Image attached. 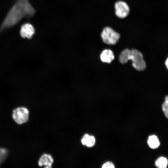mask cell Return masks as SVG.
<instances>
[{
    "instance_id": "1",
    "label": "cell",
    "mask_w": 168,
    "mask_h": 168,
    "mask_svg": "<svg viewBox=\"0 0 168 168\" xmlns=\"http://www.w3.org/2000/svg\"><path fill=\"white\" fill-rule=\"evenodd\" d=\"M15 2L8 11L0 25V33L12 27L24 18H30L35 10L29 0H15Z\"/></svg>"
},
{
    "instance_id": "2",
    "label": "cell",
    "mask_w": 168,
    "mask_h": 168,
    "mask_svg": "<svg viewBox=\"0 0 168 168\" xmlns=\"http://www.w3.org/2000/svg\"><path fill=\"white\" fill-rule=\"evenodd\" d=\"M128 60L132 62L133 67L138 71H143L146 68V65L141 52L136 49L130 50L128 57Z\"/></svg>"
},
{
    "instance_id": "3",
    "label": "cell",
    "mask_w": 168,
    "mask_h": 168,
    "mask_svg": "<svg viewBox=\"0 0 168 168\" xmlns=\"http://www.w3.org/2000/svg\"><path fill=\"white\" fill-rule=\"evenodd\" d=\"M101 37L104 43L109 45H114L119 41L120 35L112 28L107 26L103 29Z\"/></svg>"
},
{
    "instance_id": "4",
    "label": "cell",
    "mask_w": 168,
    "mask_h": 168,
    "mask_svg": "<svg viewBox=\"0 0 168 168\" xmlns=\"http://www.w3.org/2000/svg\"><path fill=\"white\" fill-rule=\"evenodd\" d=\"M29 111L26 108H18L13 111L12 117L14 120L19 124L26 122L29 119Z\"/></svg>"
},
{
    "instance_id": "5",
    "label": "cell",
    "mask_w": 168,
    "mask_h": 168,
    "mask_svg": "<svg viewBox=\"0 0 168 168\" xmlns=\"http://www.w3.org/2000/svg\"><path fill=\"white\" fill-rule=\"evenodd\" d=\"M114 8L115 14L119 18H125L129 14V7L128 4L123 1L116 2L114 5Z\"/></svg>"
},
{
    "instance_id": "6",
    "label": "cell",
    "mask_w": 168,
    "mask_h": 168,
    "mask_svg": "<svg viewBox=\"0 0 168 168\" xmlns=\"http://www.w3.org/2000/svg\"><path fill=\"white\" fill-rule=\"evenodd\" d=\"M35 33V30L34 27L30 23H25L21 26L20 34L22 38L28 39H31Z\"/></svg>"
},
{
    "instance_id": "7",
    "label": "cell",
    "mask_w": 168,
    "mask_h": 168,
    "mask_svg": "<svg viewBox=\"0 0 168 168\" xmlns=\"http://www.w3.org/2000/svg\"><path fill=\"white\" fill-rule=\"evenodd\" d=\"M54 162V160L49 154H44L40 157L38 162L40 167L44 166V168H51Z\"/></svg>"
},
{
    "instance_id": "8",
    "label": "cell",
    "mask_w": 168,
    "mask_h": 168,
    "mask_svg": "<svg viewBox=\"0 0 168 168\" xmlns=\"http://www.w3.org/2000/svg\"><path fill=\"white\" fill-rule=\"evenodd\" d=\"M100 58L102 62L110 63L114 59V55L113 52L109 49L104 50L101 53Z\"/></svg>"
},
{
    "instance_id": "9",
    "label": "cell",
    "mask_w": 168,
    "mask_h": 168,
    "mask_svg": "<svg viewBox=\"0 0 168 168\" xmlns=\"http://www.w3.org/2000/svg\"><path fill=\"white\" fill-rule=\"evenodd\" d=\"M81 142L83 145L86 146L88 147H91L95 145L96 139L94 136L90 135L86 133L82 137Z\"/></svg>"
},
{
    "instance_id": "10",
    "label": "cell",
    "mask_w": 168,
    "mask_h": 168,
    "mask_svg": "<svg viewBox=\"0 0 168 168\" xmlns=\"http://www.w3.org/2000/svg\"><path fill=\"white\" fill-rule=\"evenodd\" d=\"M147 143L149 147L152 149L156 148L160 145V142L158 138L154 135H151L149 137Z\"/></svg>"
},
{
    "instance_id": "11",
    "label": "cell",
    "mask_w": 168,
    "mask_h": 168,
    "mask_svg": "<svg viewBox=\"0 0 168 168\" xmlns=\"http://www.w3.org/2000/svg\"><path fill=\"white\" fill-rule=\"evenodd\" d=\"M168 164L167 159L164 156L160 157L155 161L156 166L159 168H166Z\"/></svg>"
},
{
    "instance_id": "12",
    "label": "cell",
    "mask_w": 168,
    "mask_h": 168,
    "mask_svg": "<svg viewBox=\"0 0 168 168\" xmlns=\"http://www.w3.org/2000/svg\"><path fill=\"white\" fill-rule=\"evenodd\" d=\"M130 52V50L128 49H126L121 52L119 55V59L121 63L125 64L128 62Z\"/></svg>"
},
{
    "instance_id": "13",
    "label": "cell",
    "mask_w": 168,
    "mask_h": 168,
    "mask_svg": "<svg viewBox=\"0 0 168 168\" xmlns=\"http://www.w3.org/2000/svg\"><path fill=\"white\" fill-rule=\"evenodd\" d=\"M162 109L166 118L168 119V95L166 96L162 105Z\"/></svg>"
},
{
    "instance_id": "14",
    "label": "cell",
    "mask_w": 168,
    "mask_h": 168,
    "mask_svg": "<svg viewBox=\"0 0 168 168\" xmlns=\"http://www.w3.org/2000/svg\"><path fill=\"white\" fill-rule=\"evenodd\" d=\"M102 168H114L115 167L114 165L111 162L107 161L104 163L102 167Z\"/></svg>"
},
{
    "instance_id": "15",
    "label": "cell",
    "mask_w": 168,
    "mask_h": 168,
    "mask_svg": "<svg viewBox=\"0 0 168 168\" xmlns=\"http://www.w3.org/2000/svg\"><path fill=\"white\" fill-rule=\"evenodd\" d=\"M165 65L167 68L168 70V57L166 58L165 61Z\"/></svg>"
}]
</instances>
